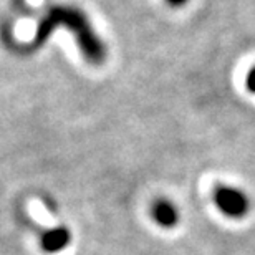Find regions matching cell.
<instances>
[{
	"mask_svg": "<svg viewBox=\"0 0 255 255\" xmlns=\"http://www.w3.org/2000/svg\"><path fill=\"white\" fill-rule=\"evenodd\" d=\"M216 204L221 212L227 217H244L249 211V199L236 187L222 186L216 191Z\"/></svg>",
	"mask_w": 255,
	"mask_h": 255,
	"instance_id": "obj_1",
	"label": "cell"
},
{
	"mask_svg": "<svg viewBox=\"0 0 255 255\" xmlns=\"http://www.w3.org/2000/svg\"><path fill=\"white\" fill-rule=\"evenodd\" d=\"M152 217L159 224L161 227H174L177 221H179V212H177L176 206L167 199H159L152 206Z\"/></svg>",
	"mask_w": 255,
	"mask_h": 255,
	"instance_id": "obj_2",
	"label": "cell"
},
{
	"mask_svg": "<svg viewBox=\"0 0 255 255\" xmlns=\"http://www.w3.org/2000/svg\"><path fill=\"white\" fill-rule=\"evenodd\" d=\"M70 231L66 227H55L47 231L42 237V249L48 254H57L70 244Z\"/></svg>",
	"mask_w": 255,
	"mask_h": 255,
	"instance_id": "obj_3",
	"label": "cell"
},
{
	"mask_svg": "<svg viewBox=\"0 0 255 255\" xmlns=\"http://www.w3.org/2000/svg\"><path fill=\"white\" fill-rule=\"evenodd\" d=\"M246 85H247V90L251 93L255 95V66L247 73V80H246Z\"/></svg>",
	"mask_w": 255,
	"mask_h": 255,
	"instance_id": "obj_4",
	"label": "cell"
},
{
	"mask_svg": "<svg viewBox=\"0 0 255 255\" xmlns=\"http://www.w3.org/2000/svg\"><path fill=\"white\" fill-rule=\"evenodd\" d=\"M167 2H169L172 7H181V5H184L187 0H167Z\"/></svg>",
	"mask_w": 255,
	"mask_h": 255,
	"instance_id": "obj_5",
	"label": "cell"
}]
</instances>
